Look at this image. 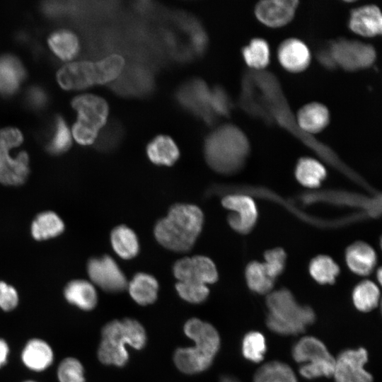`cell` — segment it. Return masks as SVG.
I'll list each match as a JSON object with an SVG mask.
<instances>
[{"label": "cell", "instance_id": "e0dca14e", "mask_svg": "<svg viewBox=\"0 0 382 382\" xmlns=\"http://www.w3.org/2000/svg\"><path fill=\"white\" fill-rule=\"evenodd\" d=\"M277 58L282 66L291 73L306 70L311 60L308 46L301 40L290 37L282 41L277 49Z\"/></svg>", "mask_w": 382, "mask_h": 382}, {"label": "cell", "instance_id": "ab89813d", "mask_svg": "<svg viewBox=\"0 0 382 382\" xmlns=\"http://www.w3.org/2000/svg\"><path fill=\"white\" fill-rule=\"evenodd\" d=\"M210 107L216 116H229L232 103L227 92L221 86H216L211 90Z\"/></svg>", "mask_w": 382, "mask_h": 382}, {"label": "cell", "instance_id": "d4e9b609", "mask_svg": "<svg viewBox=\"0 0 382 382\" xmlns=\"http://www.w3.org/2000/svg\"><path fill=\"white\" fill-rule=\"evenodd\" d=\"M127 289L136 303L146 306L156 300L158 284L156 278L151 274L139 272L128 283Z\"/></svg>", "mask_w": 382, "mask_h": 382}, {"label": "cell", "instance_id": "f35d334b", "mask_svg": "<svg viewBox=\"0 0 382 382\" xmlns=\"http://www.w3.org/2000/svg\"><path fill=\"white\" fill-rule=\"evenodd\" d=\"M264 267L268 275L275 279L280 275L285 267L286 254L284 249L275 248L265 251Z\"/></svg>", "mask_w": 382, "mask_h": 382}, {"label": "cell", "instance_id": "b9f144b4", "mask_svg": "<svg viewBox=\"0 0 382 382\" xmlns=\"http://www.w3.org/2000/svg\"><path fill=\"white\" fill-rule=\"evenodd\" d=\"M18 303V295L16 289L0 281V308L6 311L14 309Z\"/></svg>", "mask_w": 382, "mask_h": 382}, {"label": "cell", "instance_id": "7c38bea8", "mask_svg": "<svg viewBox=\"0 0 382 382\" xmlns=\"http://www.w3.org/2000/svg\"><path fill=\"white\" fill-rule=\"evenodd\" d=\"M224 207L231 212L227 218L230 226L241 234L250 233L257 220V209L254 200L243 194H228L221 199Z\"/></svg>", "mask_w": 382, "mask_h": 382}, {"label": "cell", "instance_id": "ba28073f", "mask_svg": "<svg viewBox=\"0 0 382 382\" xmlns=\"http://www.w3.org/2000/svg\"><path fill=\"white\" fill-rule=\"evenodd\" d=\"M294 359L301 364L300 374L308 379L332 376L335 359L319 339L306 336L292 348Z\"/></svg>", "mask_w": 382, "mask_h": 382}, {"label": "cell", "instance_id": "44dd1931", "mask_svg": "<svg viewBox=\"0 0 382 382\" xmlns=\"http://www.w3.org/2000/svg\"><path fill=\"white\" fill-rule=\"evenodd\" d=\"M345 261L352 272L366 276L374 270L377 257L371 245L363 241H357L347 248Z\"/></svg>", "mask_w": 382, "mask_h": 382}, {"label": "cell", "instance_id": "74e56055", "mask_svg": "<svg viewBox=\"0 0 382 382\" xmlns=\"http://www.w3.org/2000/svg\"><path fill=\"white\" fill-rule=\"evenodd\" d=\"M57 374L59 382H85L83 367L74 357L64 359L57 368Z\"/></svg>", "mask_w": 382, "mask_h": 382}, {"label": "cell", "instance_id": "ee69618b", "mask_svg": "<svg viewBox=\"0 0 382 382\" xmlns=\"http://www.w3.org/2000/svg\"><path fill=\"white\" fill-rule=\"evenodd\" d=\"M317 59L318 62L325 69L332 70L337 68L336 64L329 47L319 50L317 54Z\"/></svg>", "mask_w": 382, "mask_h": 382}, {"label": "cell", "instance_id": "d6986e66", "mask_svg": "<svg viewBox=\"0 0 382 382\" xmlns=\"http://www.w3.org/2000/svg\"><path fill=\"white\" fill-rule=\"evenodd\" d=\"M348 25L353 33L362 37L380 35L382 31V16L379 8L369 4L352 9Z\"/></svg>", "mask_w": 382, "mask_h": 382}, {"label": "cell", "instance_id": "f1b7e54d", "mask_svg": "<svg viewBox=\"0 0 382 382\" xmlns=\"http://www.w3.org/2000/svg\"><path fill=\"white\" fill-rule=\"evenodd\" d=\"M295 177L302 185L314 188L319 187L325 179L327 171L318 160L311 157H302L296 163Z\"/></svg>", "mask_w": 382, "mask_h": 382}, {"label": "cell", "instance_id": "8fae6325", "mask_svg": "<svg viewBox=\"0 0 382 382\" xmlns=\"http://www.w3.org/2000/svg\"><path fill=\"white\" fill-rule=\"evenodd\" d=\"M87 273L93 284L107 292L118 293L127 287L124 273L109 255L91 258L87 263Z\"/></svg>", "mask_w": 382, "mask_h": 382}, {"label": "cell", "instance_id": "5bb4252c", "mask_svg": "<svg viewBox=\"0 0 382 382\" xmlns=\"http://www.w3.org/2000/svg\"><path fill=\"white\" fill-rule=\"evenodd\" d=\"M173 274L180 281H191L204 284L218 279V272L214 262L208 257L196 255L177 260L173 267Z\"/></svg>", "mask_w": 382, "mask_h": 382}, {"label": "cell", "instance_id": "ac0fdd59", "mask_svg": "<svg viewBox=\"0 0 382 382\" xmlns=\"http://www.w3.org/2000/svg\"><path fill=\"white\" fill-rule=\"evenodd\" d=\"M27 72L20 59L14 54L0 55V96L10 98L14 96L25 80Z\"/></svg>", "mask_w": 382, "mask_h": 382}, {"label": "cell", "instance_id": "83f0119b", "mask_svg": "<svg viewBox=\"0 0 382 382\" xmlns=\"http://www.w3.org/2000/svg\"><path fill=\"white\" fill-rule=\"evenodd\" d=\"M110 242L114 251L125 260L134 257L139 251V244L136 233L125 225L117 226L112 229L110 233Z\"/></svg>", "mask_w": 382, "mask_h": 382}, {"label": "cell", "instance_id": "cb8c5ba5", "mask_svg": "<svg viewBox=\"0 0 382 382\" xmlns=\"http://www.w3.org/2000/svg\"><path fill=\"white\" fill-rule=\"evenodd\" d=\"M66 300L81 310L91 311L98 302V295L93 284L84 279H74L64 289Z\"/></svg>", "mask_w": 382, "mask_h": 382}, {"label": "cell", "instance_id": "f6af8a7d", "mask_svg": "<svg viewBox=\"0 0 382 382\" xmlns=\"http://www.w3.org/2000/svg\"><path fill=\"white\" fill-rule=\"evenodd\" d=\"M8 354L9 347L7 342L4 339L0 338V367L7 362Z\"/></svg>", "mask_w": 382, "mask_h": 382}, {"label": "cell", "instance_id": "7402d4cb", "mask_svg": "<svg viewBox=\"0 0 382 382\" xmlns=\"http://www.w3.org/2000/svg\"><path fill=\"white\" fill-rule=\"evenodd\" d=\"M21 359L24 365L35 371H42L48 368L54 359L50 346L40 339H31L25 345Z\"/></svg>", "mask_w": 382, "mask_h": 382}, {"label": "cell", "instance_id": "9c48e42d", "mask_svg": "<svg viewBox=\"0 0 382 382\" xmlns=\"http://www.w3.org/2000/svg\"><path fill=\"white\" fill-rule=\"evenodd\" d=\"M210 93L211 90L204 81L194 78L178 88L175 98L185 111L211 125L216 121V115L210 107Z\"/></svg>", "mask_w": 382, "mask_h": 382}, {"label": "cell", "instance_id": "4dcf8cb0", "mask_svg": "<svg viewBox=\"0 0 382 382\" xmlns=\"http://www.w3.org/2000/svg\"><path fill=\"white\" fill-rule=\"evenodd\" d=\"M254 382H298L293 369L286 364L272 361L262 365L255 372Z\"/></svg>", "mask_w": 382, "mask_h": 382}, {"label": "cell", "instance_id": "1f68e13d", "mask_svg": "<svg viewBox=\"0 0 382 382\" xmlns=\"http://www.w3.org/2000/svg\"><path fill=\"white\" fill-rule=\"evenodd\" d=\"M71 146V136L67 123L61 115L54 120L50 137L45 146L52 155H59L67 151Z\"/></svg>", "mask_w": 382, "mask_h": 382}, {"label": "cell", "instance_id": "d590c367", "mask_svg": "<svg viewBox=\"0 0 382 382\" xmlns=\"http://www.w3.org/2000/svg\"><path fill=\"white\" fill-rule=\"evenodd\" d=\"M267 345L264 335L257 331L248 332L242 342L243 357L253 362L258 363L264 359Z\"/></svg>", "mask_w": 382, "mask_h": 382}, {"label": "cell", "instance_id": "c3c4849f", "mask_svg": "<svg viewBox=\"0 0 382 382\" xmlns=\"http://www.w3.org/2000/svg\"><path fill=\"white\" fill-rule=\"evenodd\" d=\"M25 382H35V381H26Z\"/></svg>", "mask_w": 382, "mask_h": 382}, {"label": "cell", "instance_id": "603a6c76", "mask_svg": "<svg viewBox=\"0 0 382 382\" xmlns=\"http://www.w3.org/2000/svg\"><path fill=\"white\" fill-rule=\"evenodd\" d=\"M146 151L149 160L159 166H173L180 156L177 144L168 135L155 137L147 144Z\"/></svg>", "mask_w": 382, "mask_h": 382}, {"label": "cell", "instance_id": "7dc6e473", "mask_svg": "<svg viewBox=\"0 0 382 382\" xmlns=\"http://www.w3.org/2000/svg\"><path fill=\"white\" fill-rule=\"evenodd\" d=\"M381 273H382V271H381V268H378V271H377V279H378V281L379 283L381 282Z\"/></svg>", "mask_w": 382, "mask_h": 382}, {"label": "cell", "instance_id": "5b68a950", "mask_svg": "<svg viewBox=\"0 0 382 382\" xmlns=\"http://www.w3.org/2000/svg\"><path fill=\"white\" fill-rule=\"evenodd\" d=\"M125 66V59L112 54L96 62L81 61L63 66L57 72L59 86L67 91L81 90L115 81Z\"/></svg>", "mask_w": 382, "mask_h": 382}, {"label": "cell", "instance_id": "2e32d148", "mask_svg": "<svg viewBox=\"0 0 382 382\" xmlns=\"http://www.w3.org/2000/svg\"><path fill=\"white\" fill-rule=\"evenodd\" d=\"M10 149L0 146V183L5 185L23 184L29 175V156L26 151H20L15 157Z\"/></svg>", "mask_w": 382, "mask_h": 382}, {"label": "cell", "instance_id": "8992f818", "mask_svg": "<svg viewBox=\"0 0 382 382\" xmlns=\"http://www.w3.org/2000/svg\"><path fill=\"white\" fill-rule=\"evenodd\" d=\"M268 315L266 324L272 332L282 335H295L305 331L316 319L313 310L299 304L286 289L270 292L266 299Z\"/></svg>", "mask_w": 382, "mask_h": 382}, {"label": "cell", "instance_id": "30bf717a", "mask_svg": "<svg viewBox=\"0 0 382 382\" xmlns=\"http://www.w3.org/2000/svg\"><path fill=\"white\" fill-rule=\"evenodd\" d=\"M329 49L337 67L347 71L369 68L376 59L374 47L358 40L337 39L330 43Z\"/></svg>", "mask_w": 382, "mask_h": 382}, {"label": "cell", "instance_id": "bcb514c9", "mask_svg": "<svg viewBox=\"0 0 382 382\" xmlns=\"http://www.w3.org/2000/svg\"><path fill=\"white\" fill-rule=\"evenodd\" d=\"M220 382H240L237 378L231 376H223Z\"/></svg>", "mask_w": 382, "mask_h": 382}, {"label": "cell", "instance_id": "3957f363", "mask_svg": "<svg viewBox=\"0 0 382 382\" xmlns=\"http://www.w3.org/2000/svg\"><path fill=\"white\" fill-rule=\"evenodd\" d=\"M185 335L195 346L175 350L173 361L183 373L193 374L207 369L220 347V337L215 328L199 318L188 320L184 325Z\"/></svg>", "mask_w": 382, "mask_h": 382}, {"label": "cell", "instance_id": "7bdbcfd3", "mask_svg": "<svg viewBox=\"0 0 382 382\" xmlns=\"http://www.w3.org/2000/svg\"><path fill=\"white\" fill-rule=\"evenodd\" d=\"M23 141L21 132L15 127H6L0 132V146L11 149L19 146Z\"/></svg>", "mask_w": 382, "mask_h": 382}, {"label": "cell", "instance_id": "277c9868", "mask_svg": "<svg viewBox=\"0 0 382 382\" xmlns=\"http://www.w3.org/2000/svg\"><path fill=\"white\" fill-rule=\"evenodd\" d=\"M146 342L145 330L137 320L132 318L112 320L102 329L98 349V359L106 365L122 366L129 358L126 345L140 349Z\"/></svg>", "mask_w": 382, "mask_h": 382}, {"label": "cell", "instance_id": "4316f807", "mask_svg": "<svg viewBox=\"0 0 382 382\" xmlns=\"http://www.w3.org/2000/svg\"><path fill=\"white\" fill-rule=\"evenodd\" d=\"M47 42L53 53L64 61L74 59L80 50L77 36L66 29L54 31L48 37Z\"/></svg>", "mask_w": 382, "mask_h": 382}, {"label": "cell", "instance_id": "d6a6232c", "mask_svg": "<svg viewBox=\"0 0 382 382\" xmlns=\"http://www.w3.org/2000/svg\"><path fill=\"white\" fill-rule=\"evenodd\" d=\"M309 272L318 283L332 284L340 273V267L330 256L319 255L310 262Z\"/></svg>", "mask_w": 382, "mask_h": 382}, {"label": "cell", "instance_id": "9a60e30c", "mask_svg": "<svg viewBox=\"0 0 382 382\" xmlns=\"http://www.w3.org/2000/svg\"><path fill=\"white\" fill-rule=\"evenodd\" d=\"M299 1L294 0H265L255 7L257 19L270 28L286 25L294 17Z\"/></svg>", "mask_w": 382, "mask_h": 382}, {"label": "cell", "instance_id": "e575fe53", "mask_svg": "<svg viewBox=\"0 0 382 382\" xmlns=\"http://www.w3.org/2000/svg\"><path fill=\"white\" fill-rule=\"evenodd\" d=\"M245 280L249 289L259 294L271 292L274 279L267 273L263 263L257 261L249 262L245 271Z\"/></svg>", "mask_w": 382, "mask_h": 382}, {"label": "cell", "instance_id": "52a82bcc", "mask_svg": "<svg viewBox=\"0 0 382 382\" xmlns=\"http://www.w3.org/2000/svg\"><path fill=\"white\" fill-rule=\"evenodd\" d=\"M77 112L73 126L74 139L81 145H90L98 138L99 131L106 125L109 106L103 98L93 94H82L71 100Z\"/></svg>", "mask_w": 382, "mask_h": 382}, {"label": "cell", "instance_id": "836d02e7", "mask_svg": "<svg viewBox=\"0 0 382 382\" xmlns=\"http://www.w3.org/2000/svg\"><path fill=\"white\" fill-rule=\"evenodd\" d=\"M379 299V289L371 281L364 280L359 282L353 289V303L359 311H371L378 306Z\"/></svg>", "mask_w": 382, "mask_h": 382}, {"label": "cell", "instance_id": "f546056e", "mask_svg": "<svg viewBox=\"0 0 382 382\" xmlns=\"http://www.w3.org/2000/svg\"><path fill=\"white\" fill-rule=\"evenodd\" d=\"M247 66L254 71H263L270 64V50L268 42L263 38L255 37L241 50Z\"/></svg>", "mask_w": 382, "mask_h": 382}, {"label": "cell", "instance_id": "4fadbf2b", "mask_svg": "<svg viewBox=\"0 0 382 382\" xmlns=\"http://www.w3.org/2000/svg\"><path fill=\"white\" fill-rule=\"evenodd\" d=\"M368 361L367 351L362 347L342 352L335 359L332 376L335 382H373L371 374L364 366Z\"/></svg>", "mask_w": 382, "mask_h": 382}, {"label": "cell", "instance_id": "6da1fadb", "mask_svg": "<svg viewBox=\"0 0 382 382\" xmlns=\"http://www.w3.org/2000/svg\"><path fill=\"white\" fill-rule=\"evenodd\" d=\"M250 143L238 127L225 124L205 138L204 155L208 166L216 173L232 175L240 171L250 154Z\"/></svg>", "mask_w": 382, "mask_h": 382}, {"label": "cell", "instance_id": "7a4b0ae2", "mask_svg": "<svg viewBox=\"0 0 382 382\" xmlns=\"http://www.w3.org/2000/svg\"><path fill=\"white\" fill-rule=\"evenodd\" d=\"M204 223L202 209L195 204H175L166 217L154 226V236L164 248L179 253L190 251L201 233Z\"/></svg>", "mask_w": 382, "mask_h": 382}, {"label": "cell", "instance_id": "8d00e7d4", "mask_svg": "<svg viewBox=\"0 0 382 382\" xmlns=\"http://www.w3.org/2000/svg\"><path fill=\"white\" fill-rule=\"evenodd\" d=\"M175 289L179 296L185 301L192 303H199L205 301L209 294L207 284L191 282L178 281Z\"/></svg>", "mask_w": 382, "mask_h": 382}, {"label": "cell", "instance_id": "484cf974", "mask_svg": "<svg viewBox=\"0 0 382 382\" xmlns=\"http://www.w3.org/2000/svg\"><path fill=\"white\" fill-rule=\"evenodd\" d=\"M65 229L62 219L57 214L52 211H45L38 214L33 219L30 231L36 241H45L57 237Z\"/></svg>", "mask_w": 382, "mask_h": 382}, {"label": "cell", "instance_id": "ffe728a7", "mask_svg": "<svg viewBox=\"0 0 382 382\" xmlns=\"http://www.w3.org/2000/svg\"><path fill=\"white\" fill-rule=\"evenodd\" d=\"M295 117L299 128L309 135L322 132L328 125L330 119L328 108L317 102L309 103L301 107Z\"/></svg>", "mask_w": 382, "mask_h": 382}, {"label": "cell", "instance_id": "60d3db41", "mask_svg": "<svg viewBox=\"0 0 382 382\" xmlns=\"http://www.w3.org/2000/svg\"><path fill=\"white\" fill-rule=\"evenodd\" d=\"M24 101L27 108L33 111H40L48 105V93L41 86H31L25 93Z\"/></svg>", "mask_w": 382, "mask_h": 382}]
</instances>
